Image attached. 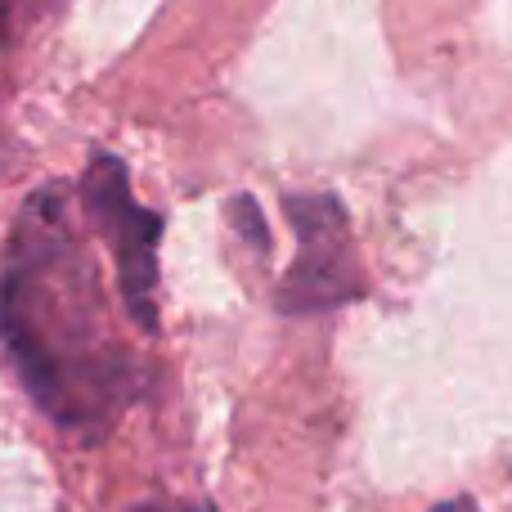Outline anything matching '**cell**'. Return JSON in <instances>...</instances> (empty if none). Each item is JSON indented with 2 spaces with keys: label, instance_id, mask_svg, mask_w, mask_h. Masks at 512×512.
Returning <instances> with one entry per match:
<instances>
[{
  "label": "cell",
  "instance_id": "1",
  "mask_svg": "<svg viewBox=\"0 0 512 512\" xmlns=\"http://www.w3.org/2000/svg\"><path fill=\"white\" fill-rule=\"evenodd\" d=\"M50 203L27 212L0 283V337L32 400L68 427L104 423L126 391V360L99 324L90 270L81 274Z\"/></svg>",
  "mask_w": 512,
  "mask_h": 512
},
{
  "label": "cell",
  "instance_id": "2",
  "mask_svg": "<svg viewBox=\"0 0 512 512\" xmlns=\"http://www.w3.org/2000/svg\"><path fill=\"white\" fill-rule=\"evenodd\" d=\"M283 207H288V225L301 248L279 283V310L310 315V310H333L364 297V270L355 261L342 203L328 194H297Z\"/></svg>",
  "mask_w": 512,
  "mask_h": 512
},
{
  "label": "cell",
  "instance_id": "3",
  "mask_svg": "<svg viewBox=\"0 0 512 512\" xmlns=\"http://www.w3.org/2000/svg\"><path fill=\"white\" fill-rule=\"evenodd\" d=\"M81 203H86L90 221L108 234L117 256V283H122V301L140 328H158V306H153V288H158V212L135 203L131 185H126V167L108 153L90 162L81 176Z\"/></svg>",
  "mask_w": 512,
  "mask_h": 512
},
{
  "label": "cell",
  "instance_id": "4",
  "mask_svg": "<svg viewBox=\"0 0 512 512\" xmlns=\"http://www.w3.org/2000/svg\"><path fill=\"white\" fill-rule=\"evenodd\" d=\"M234 225H239L252 243H261V252L270 248V234H265V225H261V216H256L252 198H234Z\"/></svg>",
  "mask_w": 512,
  "mask_h": 512
},
{
  "label": "cell",
  "instance_id": "5",
  "mask_svg": "<svg viewBox=\"0 0 512 512\" xmlns=\"http://www.w3.org/2000/svg\"><path fill=\"white\" fill-rule=\"evenodd\" d=\"M432 512H477V504H472V499H454V504H441Z\"/></svg>",
  "mask_w": 512,
  "mask_h": 512
},
{
  "label": "cell",
  "instance_id": "6",
  "mask_svg": "<svg viewBox=\"0 0 512 512\" xmlns=\"http://www.w3.org/2000/svg\"><path fill=\"white\" fill-rule=\"evenodd\" d=\"M0 23H5V9H0Z\"/></svg>",
  "mask_w": 512,
  "mask_h": 512
}]
</instances>
